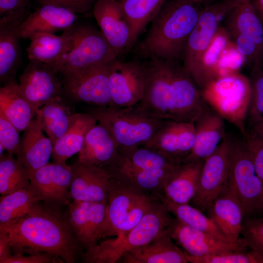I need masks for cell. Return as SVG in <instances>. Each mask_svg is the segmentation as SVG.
I'll return each instance as SVG.
<instances>
[{"label": "cell", "mask_w": 263, "mask_h": 263, "mask_svg": "<svg viewBox=\"0 0 263 263\" xmlns=\"http://www.w3.org/2000/svg\"><path fill=\"white\" fill-rule=\"evenodd\" d=\"M93 15L117 57L132 47V32L118 0H96Z\"/></svg>", "instance_id": "obj_18"}, {"label": "cell", "mask_w": 263, "mask_h": 263, "mask_svg": "<svg viewBox=\"0 0 263 263\" xmlns=\"http://www.w3.org/2000/svg\"><path fill=\"white\" fill-rule=\"evenodd\" d=\"M200 93L214 111L246 134L245 122L250 97L249 78L234 73L221 76Z\"/></svg>", "instance_id": "obj_7"}, {"label": "cell", "mask_w": 263, "mask_h": 263, "mask_svg": "<svg viewBox=\"0 0 263 263\" xmlns=\"http://www.w3.org/2000/svg\"><path fill=\"white\" fill-rule=\"evenodd\" d=\"M30 0H0V24L19 28L29 15Z\"/></svg>", "instance_id": "obj_43"}, {"label": "cell", "mask_w": 263, "mask_h": 263, "mask_svg": "<svg viewBox=\"0 0 263 263\" xmlns=\"http://www.w3.org/2000/svg\"><path fill=\"white\" fill-rule=\"evenodd\" d=\"M117 57L100 29L90 25L75 24L66 53L50 65L64 75L109 63Z\"/></svg>", "instance_id": "obj_8"}, {"label": "cell", "mask_w": 263, "mask_h": 263, "mask_svg": "<svg viewBox=\"0 0 263 263\" xmlns=\"http://www.w3.org/2000/svg\"><path fill=\"white\" fill-rule=\"evenodd\" d=\"M169 235L194 257L220 254L228 251H244L246 247L242 238L238 243L221 241L212 236L173 219L168 228Z\"/></svg>", "instance_id": "obj_20"}, {"label": "cell", "mask_w": 263, "mask_h": 263, "mask_svg": "<svg viewBox=\"0 0 263 263\" xmlns=\"http://www.w3.org/2000/svg\"><path fill=\"white\" fill-rule=\"evenodd\" d=\"M28 169L14 155H0V193L9 194L20 189L30 190Z\"/></svg>", "instance_id": "obj_39"}, {"label": "cell", "mask_w": 263, "mask_h": 263, "mask_svg": "<svg viewBox=\"0 0 263 263\" xmlns=\"http://www.w3.org/2000/svg\"><path fill=\"white\" fill-rule=\"evenodd\" d=\"M181 165L170 168L119 171L112 176H118L144 191L154 194L163 193L166 184Z\"/></svg>", "instance_id": "obj_38"}, {"label": "cell", "mask_w": 263, "mask_h": 263, "mask_svg": "<svg viewBox=\"0 0 263 263\" xmlns=\"http://www.w3.org/2000/svg\"><path fill=\"white\" fill-rule=\"evenodd\" d=\"M110 106L127 107L137 105L144 92L145 72L143 61H122L117 58L109 64Z\"/></svg>", "instance_id": "obj_13"}, {"label": "cell", "mask_w": 263, "mask_h": 263, "mask_svg": "<svg viewBox=\"0 0 263 263\" xmlns=\"http://www.w3.org/2000/svg\"><path fill=\"white\" fill-rule=\"evenodd\" d=\"M241 234L247 247L263 256V217L244 219Z\"/></svg>", "instance_id": "obj_44"}, {"label": "cell", "mask_w": 263, "mask_h": 263, "mask_svg": "<svg viewBox=\"0 0 263 263\" xmlns=\"http://www.w3.org/2000/svg\"><path fill=\"white\" fill-rule=\"evenodd\" d=\"M169 212L161 202L123 237L108 239L87 248L81 255L82 262L117 263L125 253L149 243L167 230L173 220Z\"/></svg>", "instance_id": "obj_5"}, {"label": "cell", "mask_w": 263, "mask_h": 263, "mask_svg": "<svg viewBox=\"0 0 263 263\" xmlns=\"http://www.w3.org/2000/svg\"><path fill=\"white\" fill-rule=\"evenodd\" d=\"M250 97L246 120L253 126L263 119V69L262 64L256 63L249 78Z\"/></svg>", "instance_id": "obj_41"}, {"label": "cell", "mask_w": 263, "mask_h": 263, "mask_svg": "<svg viewBox=\"0 0 263 263\" xmlns=\"http://www.w3.org/2000/svg\"><path fill=\"white\" fill-rule=\"evenodd\" d=\"M230 37L224 27H219L192 78L200 92L221 76V60L229 47Z\"/></svg>", "instance_id": "obj_30"}, {"label": "cell", "mask_w": 263, "mask_h": 263, "mask_svg": "<svg viewBox=\"0 0 263 263\" xmlns=\"http://www.w3.org/2000/svg\"><path fill=\"white\" fill-rule=\"evenodd\" d=\"M200 11L193 4L167 0L151 21L147 35L138 45L139 55L145 59L180 61Z\"/></svg>", "instance_id": "obj_3"}, {"label": "cell", "mask_w": 263, "mask_h": 263, "mask_svg": "<svg viewBox=\"0 0 263 263\" xmlns=\"http://www.w3.org/2000/svg\"><path fill=\"white\" fill-rule=\"evenodd\" d=\"M227 183L238 197L244 219L262 213V186L245 140L231 139Z\"/></svg>", "instance_id": "obj_9"}, {"label": "cell", "mask_w": 263, "mask_h": 263, "mask_svg": "<svg viewBox=\"0 0 263 263\" xmlns=\"http://www.w3.org/2000/svg\"><path fill=\"white\" fill-rule=\"evenodd\" d=\"M97 122L88 113L73 114L67 131L53 146L51 157L54 162L66 163L67 159L79 152L86 134Z\"/></svg>", "instance_id": "obj_28"}, {"label": "cell", "mask_w": 263, "mask_h": 263, "mask_svg": "<svg viewBox=\"0 0 263 263\" xmlns=\"http://www.w3.org/2000/svg\"><path fill=\"white\" fill-rule=\"evenodd\" d=\"M132 32V47L167 0H118Z\"/></svg>", "instance_id": "obj_36"}, {"label": "cell", "mask_w": 263, "mask_h": 263, "mask_svg": "<svg viewBox=\"0 0 263 263\" xmlns=\"http://www.w3.org/2000/svg\"><path fill=\"white\" fill-rule=\"evenodd\" d=\"M168 211L182 223L208 234L224 242L230 243L214 221L205 215L200 210L187 204L175 203L163 193L155 194Z\"/></svg>", "instance_id": "obj_35"}, {"label": "cell", "mask_w": 263, "mask_h": 263, "mask_svg": "<svg viewBox=\"0 0 263 263\" xmlns=\"http://www.w3.org/2000/svg\"><path fill=\"white\" fill-rule=\"evenodd\" d=\"M210 218L231 243L239 242L244 220L236 193L227 183L207 211Z\"/></svg>", "instance_id": "obj_24"}, {"label": "cell", "mask_w": 263, "mask_h": 263, "mask_svg": "<svg viewBox=\"0 0 263 263\" xmlns=\"http://www.w3.org/2000/svg\"><path fill=\"white\" fill-rule=\"evenodd\" d=\"M71 169V199L88 202L108 201L112 177L108 173L98 167L78 160Z\"/></svg>", "instance_id": "obj_21"}, {"label": "cell", "mask_w": 263, "mask_h": 263, "mask_svg": "<svg viewBox=\"0 0 263 263\" xmlns=\"http://www.w3.org/2000/svg\"><path fill=\"white\" fill-rule=\"evenodd\" d=\"M224 20L230 37L241 34L249 37L263 53V23L253 0H239Z\"/></svg>", "instance_id": "obj_27"}, {"label": "cell", "mask_w": 263, "mask_h": 263, "mask_svg": "<svg viewBox=\"0 0 263 263\" xmlns=\"http://www.w3.org/2000/svg\"><path fill=\"white\" fill-rule=\"evenodd\" d=\"M74 25L64 31L60 36L49 33L33 35L26 48L28 59L49 65L58 61L68 49Z\"/></svg>", "instance_id": "obj_29"}, {"label": "cell", "mask_w": 263, "mask_h": 263, "mask_svg": "<svg viewBox=\"0 0 263 263\" xmlns=\"http://www.w3.org/2000/svg\"><path fill=\"white\" fill-rule=\"evenodd\" d=\"M40 201L31 190L23 189L0 199V225H6L28 213Z\"/></svg>", "instance_id": "obj_40"}, {"label": "cell", "mask_w": 263, "mask_h": 263, "mask_svg": "<svg viewBox=\"0 0 263 263\" xmlns=\"http://www.w3.org/2000/svg\"><path fill=\"white\" fill-rule=\"evenodd\" d=\"M0 113L19 132L23 131L36 115L22 96L16 80L6 83L0 88Z\"/></svg>", "instance_id": "obj_32"}, {"label": "cell", "mask_w": 263, "mask_h": 263, "mask_svg": "<svg viewBox=\"0 0 263 263\" xmlns=\"http://www.w3.org/2000/svg\"><path fill=\"white\" fill-rule=\"evenodd\" d=\"M143 63L144 92L137 106L162 120L194 123L205 105L180 61L150 58Z\"/></svg>", "instance_id": "obj_1"}, {"label": "cell", "mask_w": 263, "mask_h": 263, "mask_svg": "<svg viewBox=\"0 0 263 263\" xmlns=\"http://www.w3.org/2000/svg\"><path fill=\"white\" fill-rule=\"evenodd\" d=\"M118 150L123 161L122 166L117 172L170 168L181 165L177 164L164 155L144 146L119 147Z\"/></svg>", "instance_id": "obj_37"}, {"label": "cell", "mask_w": 263, "mask_h": 263, "mask_svg": "<svg viewBox=\"0 0 263 263\" xmlns=\"http://www.w3.org/2000/svg\"><path fill=\"white\" fill-rule=\"evenodd\" d=\"M88 113L107 129L118 148L143 146L165 121L146 113L137 105L120 108L93 106Z\"/></svg>", "instance_id": "obj_6"}, {"label": "cell", "mask_w": 263, "mask_h": 263, "mask_svg": "<svg viewBox=\"0 0 263 263\" xmlns=\"http://www.w3.org/2000/svg\"><path fill=\"white\" fill-rule=\"evenodd\" d=\"M38 120L32 119L23 131L20 151L17 158L28 169L34 171L48 163L53 145L43 133Z\"/></svg>", "instance_id": "obj_26"}, {"label": "cell", "mask_w": 263, "mask_h": 263, "mask_svg": "<svg viewBox=\"0 0 263 263\" xmlns=\"http://www.w3.org/2000/svg\"><path fill=\"white\" fill-rule=\"evenodd\" d=\"M234 39L236 49L242 56L253 62L262 64L263 53L257 45L249 37L241 34L231 36Z\"/></svg>", "instance_id": "obj_46"}, {"label": "cell", "mask_w": 263, "mask_h": 263, "mask_svg": "<svg viewBox=\"0 0 263 263\" xmlns=\"http://www.w3.org/2000/svg\"><path fill=\"white\" fill-rule=\"evenodd\" d=\"M4 150V147L1 144H0V155H1L2 154H3L2 153Z\"/></svg>", "instance_id": "obj_54"}, {"label": "cell", "mask_w": 263, "mask_h": 263, "mask_svg": "<svg viewBox=\"0 0 263 263\" xmlns=\"http://www.w3.org/2000/svg\"><path fill=\"white\" fill-rule=\"evenodd\" d=\"M30 190L47 205L62 207L70 202L71 166L66 163L47 164L29 172Z\"/></svg>", "instance_id": "obj_15"}, {"label": "cell", "mask_w": 263, "mask_h": 263, "mask_svg": "<svg viewBox=\"0 0 263 263\" xmlns=\"http://www.w3.org/2000/svg\"><path fill=\"white\" fill-rule=\"evenodd\" d=\"M194 141V123L165 120L152 137L143 146L180 165L191 152Z\"/></svg>", "instance_id": "obj_16"}, {"label": "cell", "mask_w": 263, "mask_h": 263, "mask_svg": "<svg viewBox=\"0 0 263 263\" xmlns=\"http://www.w3.org/2000/svg\"><path fill=\"white\" fill-rule=\"evenodd\" d=\"M61 208L39 201L28 213L0 225V231L9 237L13 254L46 253L66 263L76 262L83 248Z\"/></svg>", "instance_id": "obj_2"}, {"label": "cell", "mask_w": 263, "mask_h": 263, "mask_svg": "<svg viewBox=\"0 0 263 263\" xmlns=\"http://www.w3.org/2000/svg\"><path fill=\"white\" fill-rule=\"evenodd\" d=\"M256 10L263 23V0H253Z\"/></svg>", "instance_id": "obj_52"}, {"label": "cell", "mask_w": 263, "mask_h": 263, "mask_svg": "<svg viewBox=\"0 0 263 263\" xmlns=\"http://www.w3.org/2000/svg\"><path fill=\"white\" fill-rule=\"evenodd\" d=\"M205 108L194 122L195 141L183 163L203 160L212 154L226 136L224 119L212 109Z\"/></svg>", "instance_id": "obj_22"}, {"label": "cell", "mask_w": 263, "mask_h": 263, "mask_svg": "<svg viewBox=\"0 0 263 263\" xmlns=\"http://www.w3.org/2000/svg\"><path fill=\"white\" fill-rule=\"evenodd\" d=\"M118 262L124 263H187L185 251L172 241L168 229L149 243L124 254Z\"/></svg>", "instance_id": "obj_25"}, {"label": "cell", "mask_w": 263, "mask_h": 263, "mask_svg": "<svg viewBox=\"0 0 263 263\" xmlns=\"http://www.w3.org/2000/svg\"><path fill=\"white\" fill-rule=\"evenodd\" d=\"M67 217L82 248L97 244L103 237L108 201L88 202L74 200L67 206Z\"/></svg>", "instance_id": "obj_17"}, {"label": "cell", "mask_w": 263, "mask_h": 263, "mask_svg": "<svg viewBox=\"0 0 263 263\" xmlns=\"http://www.w3.org/2000/svg\"><path fill=\"white\" fill-rule=\"evenodd\" d=\"M245 142L252 156L256 172L262 186V213L263 214V141L250 133L245 135Z\"/></svg>", "instance_id": "obj_47"}, {"label": "cell", "mask_w": 263, "mask_h": 263, "mask_svg": "<svg viewBox=\"0 0 263 263\" xmlns=\"http://www.w3.org/2000/svg\"><path fill=\"white\" fill-rule=\"evenodd\" d=\"M204 162L203 160L182 164L166 184L164 195L175 203L188 204L195 195Z\"/></svg>", "instance_id": "obj_31"}, {"label": "cell", "mask_w": 263, "mask_h": 263, "mask_svg": "<svg viewBox=\"0 0 263 263\" xmlns=\"http://www.w3.org/2000/svg\"><path fill=\"white\" fill-rule=\"evenodd\" d=\"M40 5L54 4L67 8L75 14L88 15L96 0H37Z\"/></svg>", "instance_id": "obj_48"}, {"label": "cell", "mask_w": 263, "mask_h": 263, "mask_svg": "<svg viewBox=\"0 0 263 263\" xmlns=\"http://www.w3.org/2000/svg\"><path fill=\"white\" fill-rule=\"evenodd\" d=\"M77 14L54 4H43L29 14L18 29L20 38L29 39L37 33L54 34L65 31L75 24Z\"/></svg>", "instance_id": "obj_23"}, {"label": "cell", "mask_w": 263, "mask_h": 263, "mask_svg": "<svg viewBox=\"0 0 263 263\" xmlns=\"http://www.w3.org/2000/svg\"><path fill=\"white\" fill-rule=\"evenodd\" d=\"M64 261L59 257L46 253L33 254H13L4 263H62Z\"/></svg>", "instance_id": "obj_49"}, {"label": "cell", "mask_w": 263, "mask_h": 263, "mask_svg": "<svg viewBox=\"0 0 263 263\" xmlns=\"http://www.w3.org/2000/svg\"><path fill=\"white\" fill-rule=\"evenodd\" d=\"M161 203L156 195L144 191L118 176H112L103 237H123Z\"/></svg>", "instance_id": "obj_4"}, {"label": "cell", "mask_w": 263, "mask_h": 263, "mask_svg": "<svg viewBox=\"0 0 263 263\" xmlns=\"http://www.w3.org/2000/svg\"><path fill=\"white\" fill-rule=\"evenodd\" d=\"M188 262L192 263H263V256L251 250L228 251L220 254L194 257L185 251Z\"/></svg>", "instance_id": "obj_42"}, {"label": "cell", "mask_w": 263, "mask_h": 263, "mask_svg": "<svg viewBox=\"0 0 263 263\" xmlns=\"http://www.w3.org/2000/svg\"><path fill=\"white\" fill-rule=\"evenodd\" d=\"M72 115L60 96H57L38 109L35 116L54 146L69 128Z\"/></svg>", "instance_id": "obj_34"}, {"label": "cell", "mask_w": 263, "mask_h": 263, "mask_svg": "<svg viewBox=\"0 0 263 263\" xmlns=\"http://www.w3.org/2000/svg\"><path fill=\"white\" fill-rule=\"evenodd\" d=\"M78 160L98 167L111 176L120 169L123 159L109 131L98 123L87 133L78 152Z\"/></svg>", "instance_id": "obj_19"}, {"label": "cell", "mask_w": 263, "mask_h": 263, "mask_svg": "<svg viewBox=\"0 0 263 263\" xmlns=\"http://www.w3.org/2000/svg\"><path fill=\"white\" fill-rule=\"evenodd\" d=\"M12 255L9 237L6 233L0 231V263H4Z\"/></svg>", "instance_id": "obj_50"}, {"label": "cell", "mask_w": 263, "mask_h": 263, "mask_svg": "<svg viewBox=\"0 0 263 263\" xmlns=\"http://www.w3.org/2000/svg\"><path fill=\"white\" fill-rule=\"evenodd\" d=\"M178 1L193 4L197 6L198 4L206 3L210 0H177Z\"/></svg>", "instance_id": "obj_53"}, {"label": "cell", "mask_w": 263, "mask_h": 263, "mask_svg": "<svg viewBox=\"0 0 263 263\" xmlns=\"http://www.w3.org/2000/svg\"><path fill=\"white\" fill-rule=\"evenodd\" d=\"M231 138L226 136L214 152L204 160L196 192L191 201L201 211H207L226 185L229 168Z\"/></svg>", "instance_id": "obj_12"}, {"label": "cell", "mask_w": 263, "mask_h": 263, "mask_svg": "<svg viewBox=\"0 0 263 263\" xmlns=\"http://www.w3.org/2000/svg\"><path fill=\"white\" fill-rule=\"evenodd\" d=\"M109 63L98 64L61 75L64 94L76 102L93 106H110Z\"/></svg>", "instance_id": "obj_11"}, {"label": "cell", "mask_w": 263, "mask_h": 263, "mask_svg": "<svg viewBox=\"0 0 263 263\" xmlns=\"http://www.w3.org/2000/svg\"><path fill=\"white\" fill-rule=\"evenodd\" d=\"M18 28L0 24V81L15 80L21 56Z\"/></svg>", "instance_id": "obj_33"}, {"label": "cell", "mask_w": 263, "mask_h": 263, "mask_svg": "<svg viewBox=\"0 0 263 263\" xmlns=\"http://www.w3.org/2000/svg\"><path fill=\"white\" fill-rule=\"evenodd\" d=\"M249 133L263 141V119L252 126Z\"/></svg>", "instance_id": "obj_51"}, {"label": "cell", "mask_w": 263, "mask_h": 263, "mask_svg": "<svg viewBox=\"0 0 263 263\" xmlns=\"http://www.w3.org/2000/svg\"><path fill=\"white\" fill-rule=\"evenodd\" d=\"M234 0H221L201 10L197 24L183 52L182 65L192 78L220 26V21L236 5Z\"/></svg>", "instance_id": "obj_10"}, {"label": "cell", "mask_w": 263, "mask_h": 263, "mask_svg": "<svg viewBox=\"0 0 263 263\" xmlns=\"http://www.w3.org/2000/svg\"><path fill=\"white\" fill-rule=\"evenodd\" d=\"M50 65L29 60L19 79L20 93L34 113L47 102L64 94L62 80Z\"/></svg>", "instance_id": "obj_14"}, {"label": "cell", "mask_w": 263, "mask_h": 263, "mask_svg": "<svg viewBox=\"0 0 263 263\" xmlns=\"http://www.w3.org/2000/svg\"><path fill=\"white\" fill-rule=\"evenodd\" d=\"M18 130L0 113V144L8 153L18 157L20 139Z\"/></svg>", "instance_id": "obj_45"}]
</instances>
